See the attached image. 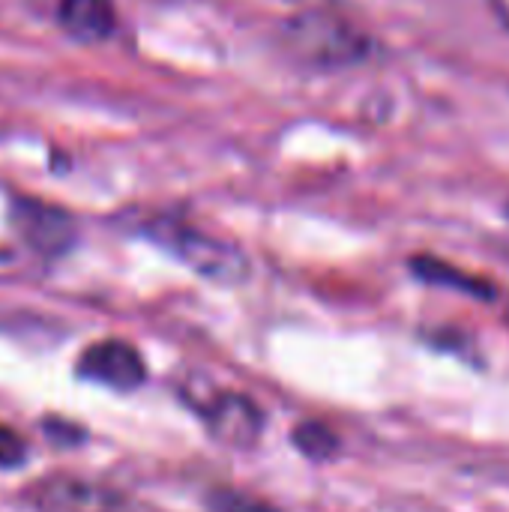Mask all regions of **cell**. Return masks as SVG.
Listing matches in <instances>:
<instances>
[{"instance_id": "obj_1", "label": "cell", "mask_w": 509, "mask_h": 512, "mask_svg": "<svg viewBox=\"0 0 509 512\" xmlns=\"http://www.w3.org/2000/svg\"><path fill=\"white\" fill-rule=\"evenodd\" d=\"M288 51L312 69H348L369 57L372 39L336 9H303L285 21Z\"/></svg>"}, {"instance_id": "obj_2", "label": "cell", "mask_w": 509, "mask_h": 512, "mask_svg": "<svg viewBox=\"0 0 509 512\" xmlns=\"http://www.w3.org/2000/svg\"><path fill=\"white\" fill-rule=\"evenodd\" d=\"M144 234L201 279H210L216 285H240L249 279L252 264L246 252L225 237L207 234L174 216H156L144 222Z\"/></svg>"}, {"instance_id": "obj_3", "label": "cell", "mask_w": 509, "mask_h": 512, "mask_svg": "<svg viewBox=\"0 0 509 512\" xmlns=\"http://www.w3.org/2000/svg\"><path fill=\"white\" fill-rule=\"evenodd\" d=\"M27 504L39 512H132V504L114 486L75 474H51L27 486Z\"/></svg>"}, {"instance_id": "obj_4", "label": "cell", "mask_w": 509, "mask_h": 512, "mask_svg": "<svg viewBox=\"0 0 509 512\" xmlns=\"http://www.w3.org/2000/svg\"><path fill=\"white\" fill-rule=\"evenodd\" d=\"M78 378L102 384L117 393H135L147 384V363L132 342L102 339L81 351L75 363Z\"/></svg>"}, {"instance_id": "obj_5", "label": "cell", "mask_w": 509, "mask_h": 512, "mask_svg": "<svg viewBox=\"0 0 509 512\" xmlns=\"http://www.w3.org/2000/svg\"><path fill=\"white\" fill-rule=\"evenodd\" d=\"M9 222L15 234L45 258L66 255L75 243V219L63 207L39 198H15L9 207Z\"/></svg>"}, {"instance_id": "obj_6", "label": "cell", "mask_w": 509, "mask_h": 512, "mask_svg": "<svg viewBox=\"0 0 509 512\" xmlns=\"http://www.w3.org/2000/svg\"><path fill=\"white\" fill-rule=\"evenodd\" d=\"M207 432L234 450H252L264 435V411L246 393H216L198 405Z\"/></svg>"}, {"instance_id": "obj_7", "label": "cell", "mask_w": 509, "mask_h": 512, "mask_svg": "<svg viewBox=\"0 0 509 512\" xmlns=\"http://www.w3.org/2000/svg\"><path fill=\"white\" fill-rule=\"evenodd\" d=\"M60 27L78 42H102L117 30V12L111 0H60Z\"/></svg>"}, {"instance_id": "obj_8", "label": "cell", "mask_w": 509, "mask_h": 512, "mask_svg": "<svg viewBox=\"0 0 509 512\" xmlns=\"http://www.w3.org/2000/svg\"><path fill=\"white\" fill-rule=\"evenodd\" d=\"M291 441L312 462H330L339 453V447H342L339 444V435L327 423H321V420H303V423H297L294 432H291Z\"/></svg>"}, {"instance_id": "obj_9", "label": "cell", "mask_w": 509, "mask_h": 512, "mask_svg": "<svg viewBox=\"0 0 509 512\" xmlns=\"http://www.w3.org/2000/svg\"><path fill=\"white\" fill-rule=\"evenodd\" d=\"M411 267H414V273H417L420 279H426V282H432V285L459 288V291H468V294H474V297H489V294H492L489 285H483V282L465 276L462 270H456V267H450V264H444V261H438V258L423 255V258H414Z\"/></svg>"}, {"instance_id": "obj_10", "label": "cell", "mask_w": 509, "mask_h": 512, "mask_svg": "<svg viewBox=\"0 0 509 512\" xmlns=\"http://www.w3.org/2000/svg\"><path fill=\"white\" fill-rule=\"evenodd\" d=\"M210 512H279L270 501H261L246 492L219 489L210 495Z\"/></svg>"}, {"instance_id": "obj_11", "label": "cell", "mask_w": 509, "mask_h": 512, "mask_svg": "<svg viewBox=\"0 0 509 512\" xmlns=\"http://www.w3.org/2000/svg\"><path fill=\"white\" fill-rule=\"evenodd\" d=\"M27 453H30L27 441H24L15 429L0 426V468H6V471L21 468L24 459H27Z\"/></svg>"}, {"instance_id": "obj_12", "label": "cell", "mask_w": 509, "mask_h": 512, "mask_svg": "<svg viewBox=\"0 0 509 512\" xmlns=\"http://www.w3.org/2000/svg\"><path fill=\"white\" fill-rule=\"evenodd\" d=\"M42 429L57 444H81L84 441V429L75 426V423H69V420H63V417H45L42 420Z\"/></svg>"}, {"instance_id": "obj_13", "label": "cell", "mask_w": 509, "mask_h": 512, "mask_svg": "<svg viewBox=\"0 0 509 512\" xmlns=\"http://www.w3.org/2000/svg\"><path fill=\"white\" fill-rule=\"evenodd\" d=\"M489 3H492L495 15H498V18H501V21L509 27V0H489Z\"/></svg>"}, {"instance_id": "obj_14", "label": "cell", "mask_w": 509, "mask_h": 512, "mask_svg": "<svg viewBox=\"0 0 509 512\" xmlns=\"http://www.w3.org/2000/svg\"><path fill=\"white\" fill-rule=\"evenodd\" d=\"M3 261H9V252H0V264H3Z\"/></svg>"}, {"instance_id": "obj_15", "label": "cell", "mask_w": 509, "mask_h": 512, "mask_svg": "<svg viewBox=\"0 0 509 512\" xmlns=\"http://www.w3.org/2000/svg\"><path fill=\"white\" fill-rule=\"evenodd\" d=\"M507 213H509V204H507Z\"/></svg>"}]
</instances>
